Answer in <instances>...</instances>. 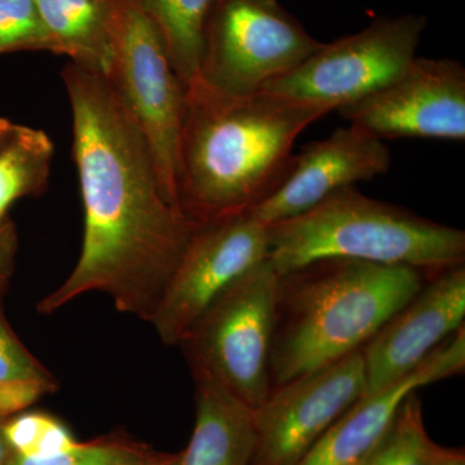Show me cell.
I'll list each match as a JSON object with an SVG mask.
<instances>
[{"mask_svg": "<svg viewBox=\"0 0 465 465\" xmlns=\"http://www.w3.org/2000/svg\"><path fill=\"white\" fill-rule=\"evenodd\" d=\"M61 75L72 108L84 243L72 273L38 312L52 314L101 292L116 311L152 323L200 223L167 200L148 143L108 76L72 61Z\"/></svg>", "mask_w": 465, "mask_h": 465, "instance_id": "cell-1", "label": "cell"}, {"mask_svg": "<svg viewBox=\"0 0 465 465\" xmlns=\"http://www.w3.org/2000/svg\"><path fill=\"white\" fill-rule=\"evenodd\" d=\"M322 109L260 92L232 97L186 88L177 197L197 223L251 210L282 183L300 134Z\"/></svg>", "mask_w": 465, "mask_h": 465, "instance_id": "cell-2", "label": "cell"}, {"mask_svg": "<svg viewBox=\"0 0 465 465\" xmlns=\"http://www.w3.org/2000/svg\"><path fill=\"white\" fill-rule=\"evenodd\" d=\"M430 274L410 266L329 259L278 280L272 390L365 347Z\"/></svg>", "mask_w": 465, "mask_h": 465, "instance_id": "cell-3", "label": "cell"}, {"mask_svg": "<svg viewBox=\"0 0 465 465\" xmlns=\"http://www.w3.org/2000/svg\"><path fill=\"white\" fill-rule=\"evenodd\" d=\"M268 262L278 274L320 260L345 259L434 275L465 260L464 231L372 200L356 186L268 226Z\"/></svg>", "mask_w": 465, "mask_h": 465, "instance_id": "cell-4", "label": "cell"}, {"mask_svg": "<svg viewBox=\"0 0 465 465\" xmlns=\"http://www.w3.org/2000/svg\"><path fill=\"white\" fill-rule=\"evenodd\" d=\"M280 274L266 260L206 309L180 341L195 382L256 410L272 391L271 354Z\"/></svg>", "mask_w": 465, "mask_h": 465, "instance_id": "cell-5", "label": "cell"}, {"mask_svg": "<svg viewBox=\"0 0 465 465\" xmlns=\"http://www.w3.org/2000/svg\"><path fill=\"white\" fill-rule=\"evenodd\" d=\"M108 14L113 52L108 78L148 143L162 191L180 207L177 167L185 85L137 0H108Z\"/></svg>", "mask_w": 465, "mask_h": 465, "instance_id": "cell-6", "label": "cell"}, {"mask_svg": "<svg viewBox=\"0 0 465 465\" xmlns=\"http://www.w3.org/2000/svg\"><path fill=\"white\" fill-rule=\"evenodd\" d=\"M322 45L278 0H217L193 84L225 96H252Z\"/></svg>", "mask_w": 465, "mask_h": 465, "instance_id": "cell-7", "label": "cell"}, {"mask_svg": "<svg viewBox=\"0 0 465 465\" xmlns=\"http://www.w3.org/2000/svg\"><path fill=\"white\" fill-rule=\"evenodd\" d=\"M427 18L420 15L376 18L362 32L323 43L296 69L271 82L266 94L333 110L371 96L415 60Z\"/></svg>", "mask_w": 465, "mask_h": 465, "instance_id": "cell-8", "label": "cell"}, {"mask_svg": "<svg viewBox=\"0 0 465 465\" xmlns=\"http://www.w3.org/2000/svg\"><path fill=\"white\" fill-rule=\"evenodd\" d=\"M268 255V226L251 210L200 223L152 321L161 341L179 344L206 309Z\"/></svg>", "mask_w": 465, "mask_h": 465, "instance_id": "cell-9", "label": "cell"}, {"mask_svg": "<svg viewBox=\"0 0 465 465\" xmlns=\"http://www.w3.org/2000/svg\"><path fill=\"white\" fill-rule=\"evenodd\" d=\"M366 391L362 349L273 388L253 410L252 465H295Z\"/></svg>", "mask_w": 465, "mask_h": 465, "instance_id": "cell-10", "label": "cell"}, {"mask_svg": "<svg viewBox=\"0 0 465 465\" xmlns=\"http://www.w3.org/2000/svg\"><path fill=\"white\" fill-rule=\"evenodd\" d=\"M379 139L465 140V67L450 58L415 57L371 96L338 110Z\"/></svg>", "mask_w": 465, "mask_h": 465, "instance_id": "cell-11", "label": "cell"}, {"mask_svg": "<svg viewBox=\"0 0 465 465\" xmlns=\"http://www.w3.org/2000/svg\"><path fill=\"white\" fill-rule=\"evenodd\" d=\"M465 268L432 275L362 348L366 396L415 371L440 345L464 326Z\"/></svg>", "mask_w": 465, "mask_h": 465, "instance_id": "cell-12", "label": "cell"}, {"mask_svg": "<svg viewBox=\"0 0 465 465\" xmlns=\"http://www.w3.org/2000/svg\"><path fill=\"white\" fill-rule=\"evenodd\" d=\"M391 164V150L381 139L349 124L293 154L282 183L251 211L262 224H277L307 213L341 189L387 173Z\"/></svg>", "mask_w": 465, "mask_h": 465, "instance_id": "cell-13", "label": "cell"}, {"mask_svg": "<svg viewBox=\"0 0 465 465\" xmlns=\"http://www.w3.org/2000/svg\"><path fill=\"white\" fill-rule=\"evenodd\" d=\"M464 369L465 332L461 327L411 374L349 407L295 465L362 464L410 393L460 375Z\"/></svg>", "mask_w": 465, "mask_h": 465, "instance_id": "cell-14", "label": "cell"}, {"mask_svg": "<svg viewBox=\"0 0 465 465\" xmlns=\"http://www.w3.org/2000/svg\"><path fill=\"white\" fill-rule=\"evenodd\" d=\"M195 387L194 430L177 465H252L253 410L213 385L195 382Z\"/></svg>", "mask_w": 465, "mask_h": 465, "instance_id": "cell-15", "label": "cell"}, {"mask_svg": "<svg viewBox=\"0 0 465 465\" xmlns=\"http://www.w3.org/2000/svg\"><path fill=\"white\" fill-rule=\"evenodd\" d=\"M54 54L109 76L112 70L108 0H35Z\"/></svg>", "mask_w": 465, "mask_h": 465, "instance_id": "cell-16", "label": "cell"}, {"mask_svg": "<svg viewBox=\"0 0 465 465\" xmlns=\"http://www.w3.org/2000/svg\"><path fill=\"white\" fill-rule=\"evenodd\" d=\"M161 34L182 84L197 78L203 56L204 32L217 0H137Z\"/></svg>", "mask_w": 465, "mask_h": 465, "instance_id": "cell-17", "label": "cell"}, {"mask_svg": "<svg viewBox=\"0 0 465 465\" xmlns=\"http://www.w3.org/2000/svg\"><path fill=\"white\" fill-rule=\"evenodd\" d=\"M54 143L47 134L14 124L0 143V222L18 198L45 191Z\"/></svg>", "mask_w": 465, "mask_h": 465, "instance_id": "cell-18", "label": "cell"}, {"mask_svg": "<svg viewBox=\"0 0 465 465\" xmlns=\"http://www.w3.org/2000/svg\"><path fill=\"white\" fill-rule=\"evenodd\" d=\"M57 390L56 376L18 341L0 312V416L23 411Z\"/></svg>", "mask_w": 465, "mask_h": 465, "instance_id": "cell-19", "label": "cell"}, {"mask_svg": "<svg viewBox=\"0 0 465 465\" xmlns=\"http://www.w3.org/2000/svg\"><path fill=\"white\" fill-rule=\"evenodd\" d=\"M416 391L402 401L390 427L361 465L430 464L434 442L425 430L423 409Z\"/></svg>", "mask_w": 465, "mask_h": 465, "instance_id": "cell-20", "label": "cell"}, {"mask_svg": "<svg viewBox=\"0 0 465 465\" xmlns=\"http://www.w3.org/2000/svg\"><path fill=\"white\" fill-rule=\"evenodd\" d=\"M176 458L125 436H106L78 442L51 458L27 459L14 454L8 465H168Z\"/></svg>", "mask_w": 465, "mask_h": 465, "instance_id": "cell-21", "label": "cell"}, {"mask_svg": "<svg viewBox=\"0 0 465 465\" xmlns=\"http://www.w3.org/2000/svg\"><path fill=\"white\" fill-rule=\"evenodd\" d=\"M9 448L18 457L45 459L74 448V439L66 425L45 412L21 414L3 424Z\"/></svg>", "mask_w": 465, "mask_h": 465, "instance_id": "cell-22", "label": "cell"}, {"mask_svg": "<svg viewBox=\"0 0 465 465\" xmlns=\"http://www.w3.org/2000/svg\"><path fill=\"white\" fill-rule=\"evenodd\" d=\"M30 50L54 54L35 0H0V54Z\"/></svg>", "mask_w": 465, "mask_h": 465, "instance_id": "cell-23", "label": "cell"}, {"mask_svg": "<svg viewBox=\"0 0 465 465\" xmlns=\"http://www.w3.org/2000/svg\"><path fill=\"white\" fill-rule=\"evenodd\" d=\"M15 252H16V235L12 224L0 222V292L7 284L14 271Z\"/></svg>", "mask_w": 465, "mask_h": 465, "instance_id": "cell-24", "label": "cell"}, {"mask_svg": "<svg viewBox=\"0 0 465 465\" xmlns=\"http://www.w3.org/2000/svg\"><path fill=\"white\" fill-rule=\"evenodd\" d=\"M430 465H465L464 449L445 448L434 443Z\"/></svg>", "mask_w": 465, "mask_h": 465, "instance_id": "cell-25", "label": "cell"}, {"mask_svg": "<svg viewBox=\"0 0 465 465\" xmlns=\"http://www.w3.org/2000/svg\"><path fill=\"white\" fill-rule=\"evenodd\" d=\"M3 424H5V421H3V418L0 416V465H8L15 452L9 448L5 433H3Z\"/></svg>", "mask_w": 465, "mask_h": 465, "instance_id": "cell-26", "label": "cell"}, {"mask_svg": "<svg viewBox=\"0 0 465 465\" xmlns=\"http://www.w3.org/2000/svg\"><path fill=\"white\" fill-rule=\"evenodd\" d=\"M177 457H179V455H177ZM168 465H177V458L174 459V460L173 461V463H170Z\"/></svg>", "mask_w": 465, "mask_h": 465, "instance_id": "cell-27", "label": "cell"}]
</instances>
